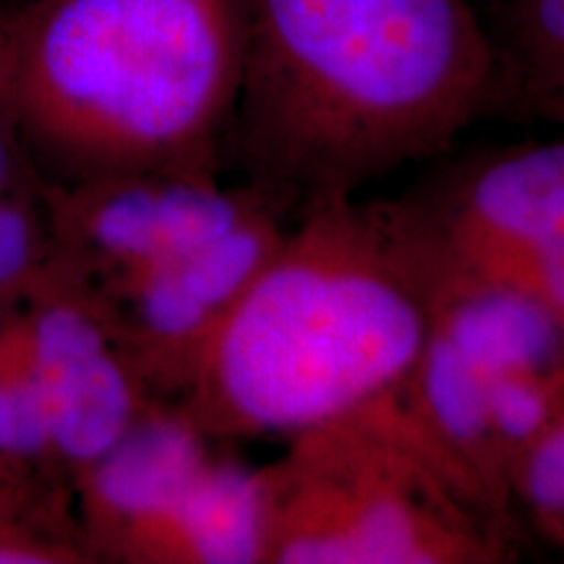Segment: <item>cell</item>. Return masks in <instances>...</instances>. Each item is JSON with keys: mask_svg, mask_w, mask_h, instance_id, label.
I'll list each match as a JSON object with an SVG mask.
<instances>
[{"mask_svg": "<svg viewBox=\"0 0 564 564\" xmlns=\"http://www.w3.org/2000/svg\"><path fill=\"white\" fill-rule=\"evenodd\" d=\"M497 108L478 0H249L228 175L299 217L447 158Z\"/></svg>", "mask_w": 564, "mask_h": 564, "instance_id": "1", "label": "cell"}, {"mask_svg": "<svg viewBox=\"0 0 564 564\" xmlns=\"http://www.w3.org/2000/svg\"><path fill=\"white\" fill-rule=\"evenodd\" d=\"M434 272L398 199L299 215L212 340L178 411L212 440L291 436L419 364Z\"/></svg>", "mask_w": 564, "mask_h": 564, "instance_id": "2", "label": "cell"}, {"mask_svg": "<svg viewBox=\"0 0 564 564\" xmlns=\"http://www.w3.org/2000/svg\"><path fill=\"white\" fill-rule=\"evenodd\" d=\"M249 0L3 6L0 95L53 186L228 175Z\"/></svg>", "mask_w": 564, "mask_h": 564, "instance_id": "3", "label": "cell"}, {"mask_svg": "<svg viewBox=\"0 0 564 564\" xmlns=\"http://www.w3.org/2000/svg\"><path fill=\"white\" fill-rule=\"evenodd\" d=\"M259 484L264 564L520 560V523L478 497L400 387L288 436Z\"/></svg>", "mask_w": 564, "mask_h": 564, "instance_id": "4", "label": "cell"}, {"mask_svg": "<svg viewBox=\"0 0 564 564\" xmlns=\"http://www.w3.org/2000/svg\"><path fill=\"white\" fill-rule=\"evenodd\" d=\"M394 199L434 282L507 288L564 327V137L449 160Z\"/></svg>", "mask_w": 564, "mask_h": 564, "instance_id": "5", "label": "cell"}, {"mask_svg": "<svg viewBox=\"0 0 564 564\" xmlns=\"http://www.w3.org/2000/svg\"><path fill=\"white\" fill-rule=\"evenodd\" d=\"M293 220L278 204L264 202L186 257L102 291L74 285L154 403L178 405L186 398L212 340Z\"/></svg>", "mask_w": 564, "mask_h": 564, "instance_id": "6", "label": "cell"}, {"mask_svg": "<svg viewBox=\"0 0 564 564\" xmlns=\"http://www.w3.org/2000/svg\"><path fill=\"white\" fill-rule=\"evenodd\" d=\"M45 196L53 267L82 291H102L186 257L267 202L230 175L194 173L45 183Z\"/></svg>", "mask_w": 564, "mask_h": 564, "instance_id": "7", "label": "cell"}, {"mask_svg": "<svg viewBox=\"0 0 564 564\" xmlns=\"http://www.w3.org/2000/svg\"><path fill=\"white\" fill-rule=\"evenodd\" d=\"M17 316L55 455L76 484L160 403L133 377L95 308L53 267Z\"/></svg>", "mask_w": 564, "mask_h": 564, "instance_id": "8", "label": "cell"}, {"mask_svg": "<svg viewBox=\"0 0 564 564\" xmlns=\"http://www.w3.org/2000/svg\"><path fill=\"white\" fill-rule=\"evenodd\" d=\"M100 564H264L259 468L217 449L171 499L112 535Z\"/></svg>", "mask_w": 564, "mask_h": 564, "instance_id": "9", "label": "cell"}, {"mask_svg": "<svg viewBox=\"0 0 564 564\" xmlns=\"http://www.w3.org/2000/svg\"><path fill=\"white\" fill-rule=\"evenodd\" d=\"M497 53L499 108L564 137V0H502L486 11Z\"/></svg>", "mask_w": 564, "mask_h": 564, "instance_id": "10", "label": "cell"}, {"mask_svg": "<svg viewBox=\"0 0 564 564\" xmlns=\"http://www.w3.org/2000/svg\"><path fill=\"white\" fill-rule=\"evenodd\" d=\"M0 463L74 486L55 455L51 423L17 314L0 319Z\"/></svg>", "mask_w": 564, "mask_h": 564, "instance_id": "11", "label": "cell"}, {"mask_svg": "<svg viewBox=\"0 0 564 564\" xmlns=\"http://www.w3.org/2000/svg\"><path fill=\"white\" fill-rule=\"evenodd\" d=\"M0 564H95L74 489H0Z\"/></svg>", "mask_w": 564, "mask_h": 564, "instance_id": "12", "label": "cell"}, {"mask_svg": "<svg viewBox=\"0 0 564 564\" xmlns=\"http://www.w3.org/2000/svg\"><path fill=\"white\" fill-rule=\"evenodd\" d=\"M55 259L45 181L37 171L0 194V319L17 314Z\"/></svg>", "mask_w": 564, "mask_h": 564, "instance_id": "13", "label": "cell"}, {"mask_svg": "<svg viewBox=\"0 0 564 564\" xmlns=\"http://www.w3.org/2000/svg\"><path fill=\"white\" fill-rule=\"evenodd\" d=\"M512 510L535 531L564 539V394L512 476Z\"/></svg>", "mask_w": 564, "mask_h": 564, "instance_id": "14", "label": "cell"}, {"mask_svg": "<svg viewBox=\"0 0 564 564\" xmlns=\"http://www.w3.org/2000/svg\"><path fill=\"white\" fill-rule=\"evenodd\" d=\"M32 171L34 167L30 154L24 150V141L19 137L9 105H6L3 95H0V194Z\"/></svg>", "mask_w": 564, "mask_h": 564, "instance_id": "15", "label": "cell"}, {"mask_svg": "<svg viewBox=\"0 0 564 564\" xmlns=\"http://www.w3.org/2000/svg\"><path fill=\"white\" fill-rule=\"evenodd\" d=\"M0 70H3V6H0Z\"/></svg>", "mask_w": 564, "mask_h": 564, "instance_id": "16", "label": "cell"}, {"mask_svg": "<svg viewBox=\"0 0 564 564\" xmlns=\"http://www.w3.org/2000/svg\"><path fill=\"white\" fill-rule=\"evenodd\" d=\"M478 3H481L484 11H489V9H494V6L502 3V0H478Z\"/></svg>", "mask_w": 564, "mask_h": 564, "instance_id": "17", "label": "cell"}, {"mask_svg": "<svg viewBox=\"0 0 564 564\" xmlns=\"http://www.w3.org/2000/svg\"><path fill=\"white\" fill-rule=\"evenodd\" d=\"M560 546H562V549H564V539H562V544H560Z\"/></svg>", "mask_w": 564, "mask_h": 564, "instance_id": "18", "label": "cell"}]
</instances>
